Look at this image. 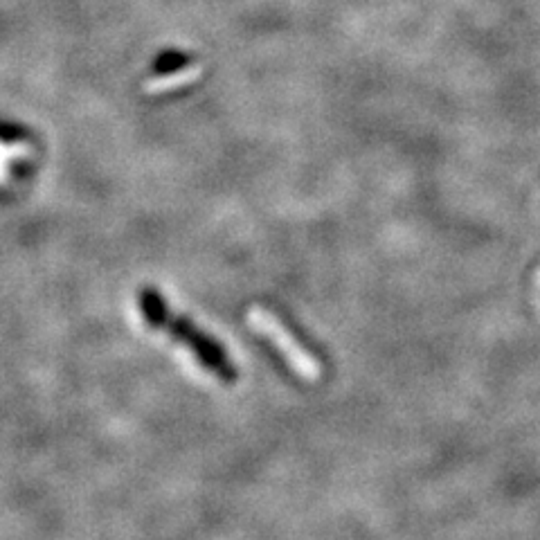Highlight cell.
Segmentation results:
<instances>
[{
  "label": "cell",
  "instance_id": "cell-1",
  "mask_svg": "<svg viewBox=\"0 0 540 540\" xmlns=\"http://www.w3.org/2000/svg\"><path fill=\"white\" fill-rule=\"evenodd\" d=\"M248 324L252 331H257L259 336L273 342V347L282 354L286 365L302 378V381L315 383L322 376V367L309 349H304L300 342L295 340L291 331L284 327V322L277 318L273 311L264 309V306H252L248 311Z\"/></svg>",
  "mask_w": 540,
  "mask_h": 540
},
{
  "label": "cell",
  "instance_id": "cell-2",
  "mask_svg": "<svg viewBox=\"0 0 540 540\" xmlns=\"http://www.w3.org/2000/svg\"><path fill=\"white\" fill-rule=\"evenodd\" d=\"M201 77V66H187V68H178L171 72V75H162V77H153L147 81V93L156 95V93H167V90H174L178 86H187Z\"/></svg>",
  "mask_w": 540,
  "mask_h": 540
}]
</instances>
